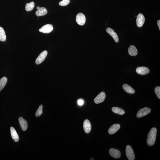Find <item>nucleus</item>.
<instances>
[{
	"label": "nucleus",
	"mask_w": 160,
	"mask_h": 160,
	"mask_svg": "<svg viewBox=\"0 0 160 160\" xmlns=\"http://www.w3.org/2000/svg\"><path fill=\"white\" fill-rule=\"evenodd\" d=\"M157 129L155 128H151L148 134L147 138V144L149 146H152L155 143L156 141Z\"/></svg>",
	"instance_id": "obj_1"
},
{
	"label": "nucleus",
	"mask_w": 160,
	"mask_h": 160,
	"mask_svg": "<svg viewBox=\"0 0 160 160\" xmlns=\"http://www.w3.org/2000/svg\"><path fill=\"white\" fill-rule=\"evenodd\" d=\"M126 154L128 159L129 160H134L135 158L134 153L132 147L128 145L126 146Z\"/></svg>",
	"instance_id": "obj_2"
},
{
	"label": "nucleus",
	"mask_w": 160,
	"mask_h": 160,
	"mask_svg": "<svg viewBox=\"0 0 160 160\" xmlns=\"http://www.w3.org/2000/svg\"><path fill=\"white\" fill-rule=\"evenodd\" d=\"M151 109L150 108L145 107L141 109L138 111L136 115L138 118H141L145 116L151 112Z\"/></svg>",
	"instance_id": "obj_3"
},
{
	"label": "nucleus",
	"mask_w": 160,
	"mask_h": 160,
	"mask_svg": "<svg viewBox=\"0 0 160 160\" xmlns=\"http://www.w3.org/2000/svg\"><path fill=\"white\" fill-rule=\"evenodd\" d=\"M76 21L77 24L80 25H83L86 22L85 16L82 13H78L76 17Z\"/></svg>",
	"instance_id": "obj_4"
},
{
	"label": "nucleus",
	"mask_w": 160,
	"mask_h": 160,
	"mask_svg": "<svg viewBox=\"0 0 160 160\" xmlns=\"http://www.w3.org/2000/svg\"><path fill=\"white\" fill-rule=\"evenodd\" d=\"M48 55V52L44 51L40 54L36 60V64L38 65L41 64L44 60Z\"/></svg>",
	"instance_id": "obj_5"
},
{
	"label": "nucleus",
	"mask_w": 160,
	"mask_h": 160,
	"mask_svg": "<svg viewBox=\"0 0 160 160\" xmlns=\"http://www.w3.org/2000/svg\"><path fill=\"white\" fill-rule=\"evenodd\" d=\"M53 29V28L52 25L51 24H47L45 25L39 29L40 32L48 34L50 33Z\"/></svg>",
	"instance_id": "obj_6"
},
{
	"label": "nucleus",
	"mask_w": 160,
	"mask_h": 160,
	"mask_svg": "<svg viewBox=\"0 0 160 160\" xmlns=\"http://www.w3.org/2000/svg\"><path fill=\"white\" fill-rule=\"evenodd\" d=\"M106 97V94L104 92H102L96 97L94 99V102L99 104L104 101Z\"/></svg>",
	"instance_id": "obj_7"
},
{
	"label": "nucleus",
	"mask_w": 160,
	"mask_h": 160,
	"mask_svg": "<svg viewBox=\"0 0 160 160\" xmlns=\"http://www.w3.org/2000/svg\"><path fill=\"white\" fill-rule=\"evenodd\" d=\"M109 153L110 155L116 159L120 158L121 156V152L118 150L115 149L114 148H111L110 149Z\"/></svg>",
	"instance_id": "obj_8"
},
{
	"label": "nucleus",
	"mask_w": 160,
	"mask_h": 160,
	"mask_svg": "<svg viewBox=\"0 0 160 160\" xmlns=\"http://www.w3.org/2000/svg\"><path fill=\"white\" fill-rule=\"evenodd\" d=\"M136 72L138 74L144 75L149 74L150 72L149 68L145 66H140L136 68Z\"/></svg>",
	"instance_id": "obj_9"
},
{
	"label": "nucleus",
	"mask_w": 160,
	"mask_h": 160,
	"mask_svg": "<svg viewBox=\"0 0 160 160\" xmlns=\"http://www.w3.org/2000/svg\"><path fill=\"white\" fill-rule=\"evenodd\" d=\"M145 21L144 16L143 14L140 13L138 15L136 19L137 25L139 27H141L144 25Z\"/></svg>",
	"instance_id": "obj_10"
},
{
	"label": "nucleus",
	"mask_w": 160,
	"mask_h": 160,
	"mask_svg": "<svg viewBox=\"0 0 160 160\" xmlns=\"http://www.w3.org/2000/svg\"><path fill=\"white\" fill-rule=\"evenodd\" d=\"M83 128L85 132L86 133H89L91 131V125L89 120L86 119L83 123Z\"/></svg>",
	"instance_id": "obj_11"
},
{
	"label": "nucleus",
	"mask_w": 160,
	"mask_h": 160,
	"mask_svg": "<svg viewBox=\"0 0 160 160\" xmlns=\"http://www.w3.org/2000/svg\"><path fill=\"white\" fill-rule=\"evenodd\" d=\"M106 31L108 34L112 36L114 41L116 43L119 42V38L116 33L115 32L114 30L111 28L108 27L106 29Z\"/></svg>",
	"instance_id": "obj_12"
},
{
	"label": "nucleus",
	"mask_w": 160,
	"mask_h": 160,
	"mask_svg": "<svg viewBox=\"0 0 160 160\" xmlns=\"http://www.w3.org/2000/svg\"><path fill=\"white\" fill-rule=\"evenodd\" d=\"M36 9L37 11H36V15L37 16L45 15L48 13L47 10L45 8H40L39 6H38L36 8Z\"/></svg>",
	"instance_id": "obj_13"
},
{
	"label": "nucleus",
	"mask_w": 160,
	"mask_h": 160,
	"mask_svg": "<svg viewBox=\"0 0 160 160\" xmlns=\"http://www.w3.org/2000/svg\"><path fill=\"white\" fill-rule=\"evenodd\" d=\"M121 127V126L119 124H116L113 125L109 128L108 132L109 134L112 135L114 134L119 130Z\"/></svg>",
	"instance_id": "obj_14"
},
{
	"label": "nucleus",
	"mask_w": 160,
	"mask_h": 160,
	"mask_svg": "<svg viewBox=\"0 0 160 160\" xmlns=\"http://www.w3.org/2000/svg\"><path fill=\"white\" fill-rule=\"evenodd\" d=\"M19 121L21 129L23 131H26L28 128L27 121L22 117L19 118Z\"/></svg>",
	"instance_id": "obj_15"
},
{
	"label": "nucleus",
	"mask_w": 160,
	"mask_h": 160,
	"mask_svg": "<svg viewBox=\"0 0 160 160\" xmlns=\"http://www.w3.org/2000/svg\"><path fill=\"white\" fill-rule=\"evenodd\" d=\"M10 130L12 137L14 141L17 142L19 141V137L17 132L13 127H11Z\"/></svg>",
	"instance_id": "obj_16"
},
{
	"label": "nucleus",
	"mask_w": 160,
	"mask_h": 160,
	"mask_svg": "<svg viewBox=\"0 0 160 160\" xmlns=\"http://www.w3.org/2000/svg\"><path fill=\"white\" fill-rule=\"evenodd\" d=\"M128 52L130 55L135 56L138 54L137 49L134 46L131 45L129 47L128 49Z\"/></svg>",
	"instance_id": "obj_17"
},
{
	"label": "nucleus",
	"mask_w": 160,
	"mask_h": 160,
	"mask_svg": "<svg viewBox=\"0 0 160 160\" xmlns=\"http://www.w3.org/2000/svg\"><path fill=\"white\" fill-rule=\"evenodd\" d=\"M123 87L124 90L128 93L133 94L135 93L134 89L129 85L124 84L123 85Z\"/></svg>",
	"instance_id": "obj_18"
},
{
	"label": "nucleus",
	"mask_w": 160,
	"mask_h": 160,
	"mask_svg": "<svg viewBox=\"0 0 160 160\" xmlns=\"http://www.w3.org/2000/svg\"><path fill=\"white\" fill-rule=\"evenodd\" d=\"M112 110L114 113L120 115H123L125 113V111L122 109L116 107H112Z\"/></svg>",
	"instance_id": "obj_19"
},
{
	"label": "nucleus",
	"mask_w": 160,
	"mask_h": 160,
	"mask_svg": "<svg viewBox=\"0 0 160 160\" xmlns=\"http://www.w3.org/2000/svg\"><path fill=\"white\" fill-rule=\"evenodd\" d=\"M7 81V78L5 76H4L0 79V91L2 90L6 86Z\"/></svg>",
	"instance_id": "obj_20"
},
{
	"label": "nucleus",
	"mask_w": 160,
	"mask_h": 160,
	"mask_svg": "<svg viewBox=\"0 0 160 160\" xmlns=\"http://www.w3.org/2000/svg\"><path fill=\"white\" fill-rule=\"evenodd\" d=\"M6 39V35L4 30L2 27L0 26V41L5 42Z\"/></svg>",
	"instance_id": "obj_21"
},
{
	"label": "nucleus",
	"mask_w": 160,
	"mask_h": 160,
	"mask_svg": "<svg viewBox=\"0 0 160 160\" xmlns=\"http://www.w3.org/2000/svg\"><path fill=\"white\" fill-rule=\"evenodd\" d=\"M35 6L34 3L32 2L29 3H27L26 5L25 10L26 11H31L34 8Z\"/></svg>",
	"instance_id": "obj_22"
},
{
	"label": "nucleus",
	"mask_w": 160,
	"mask_h": 160,
	"mask_svg": "<svg viewBox=\"0 0 160 160\" xmlns=\"http://www.w3.org/2000/svg\"><path fill=\"white\" fill-rule=\"evenodd\" d=\"M43 106L42 105H41L36 111L35 114L36 117H39L43 113Z\"/></svg>",
	"instance_id": "obj_23"
},
{
	"label": "nucleus",
	"mask_w": 160,
	"mask_h": 160,
	"mask_svg": "<svg viewBox=\"0 0 160 160\" xmlns=\"http://www.w3.org/2000/svg\"><path fill=\"white\" fill-rule=\"evenodd\" d=\"M70 2V0H63L60 2L59 4L60 6H65L69 4Z\"/></svg>",
	"instance_id": "obj_24"
},
{
	"label": "nucleus",
	"mask_w": 160,
	"mask_h": 160,
	"mask_svg": "<svg viewBox=\"0 0 160 160\" xmlns=\"http://www.w3.org/2000/svg\"><path fill=\"white\" fill-rule=\"evenodd\" d=\"M155 93L157 97L160 99V87L159 86L156 87L154 90Z\"/></svg>",
	"instance_id": "obj_25"
},
{
	"label": "nucleus",
	"mask_w": 160,
	"mask_h": 160,
	"mask_svg": "<svg viewBox=\"0 0 160 160\" xmlns=\"http://www.w3.org/2000/svg\"><path fill=\"white\" fill-rule=\"evenodd\" d=\"M77 103L78 105H79L82 106L84 104V101L83 100L79 99Z\"/></svg>",
	"instance_id": "obj_26"
},
{
	"label": "nucleus",
	"mask_w": 160,
	"mask_h": 160,
	"mask_svg": "<svg viewBox=\"0 0 160 160\" xmlns=\"http://www.w3.org/2000/svg\"><path fill=\"white\" fill-rule=\"evenodd\" d=\"M157 22L158 26V27H159V30H160V20L157 21Z\"/></svg>",
	"instance_id": "obj_27"
}]
</instances>
